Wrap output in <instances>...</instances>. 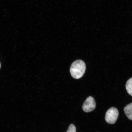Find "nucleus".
Instances as JSON below:
<instances>
[{
  "instance_id": "f257e3e1",
  "label": "nucleus",
  "mask_w": 132,
  "mask_h": 132,
  "mask_svg": "<svg viewBox=\"0 0 132 132\" xmlns=\"http://www.w3.org/2000/svg\"><path fill=\"white\" fill-rule=\"evenodd\" d=\"M86 70L85 63L81 60L74 61L71 65L70 72L71 75L73 78L80 79L82 77Z\"/></svg>"
},
{
  "instance_id": "f03ea898",
  "label": "nucleus",
  "mask_w": 132,
  "mask_h": 132,
  "mask_svg": "<svg viewBox=\"0 0 132 132\" xmlns=\"http://www.w3.org/2000/svg\"><path fill=\"white\" fill-rule=\"evenodd\" d=\"M118 116V109L115 107H111L107 110L105 114V121L109 124H113L116 122Z\"/></svg>"
},
{
  "instance_id": "7ed1b4c3",
  "label": "nucleus",
  "mask_w": 132,
  "mask_h": 132,
  "mask_svg": "<svg viewBox=\"0 0 132 132\" xmlns=\"http://www.w3.org/2000/svg\"><path fill=\"white\" fill-rule=\"evenodd\" d=\"M96 106V104L94 99L93 97L89 96L84 102L82 109L84 112L88 113L94 110Z\"/></svg>"
},
{
  "instance_id": "20e7f679",
  "label": "nucleus",
  "mask_w": 132,
  "mask_h": 132,
  "mask_svg": "<svg viewBox=\"0 0 132 132\" xmlns=\"http://www.w3.org/2000/svg\"><path fill=\"white\" fill-rule=\"evenodd\" d=\"M124 111L128 119L132 120V103L125 107Z\"/></svg>"
},
{
  "instance_id": "39448f33",
  "label": "nucleus",
  "mask_w": 132,
  "mask_h": 132,
  "mask_svg": "<svg viewBox=\"0 0 132 132\" xmlns=\"http://www.w3.org/2000/svg\"><path fill=\"white\" fill-rule=\"evenodd\" d=\"M126 88L128 93L132 96V77L129 79L127 81Z\"/></svg>"
},
{
  "instance_id": "423d86ee",
  "label": "nucleus",
  "mask_w": 132,
  "mask_h": 132,
  "mask_svg": "<svg viewBox=\"0 0 132 132\" xmlns=\"http://www.w3.org/2000/svg\"><path fill=\"white\" fill-rule=\"evenodd\" d=\"M67 132H76V129L75 125L72 124L69 126Z\"/></svg>"
},
{
  "instance_id": "0eeeda50",
  "label": "nucleus",
  "mask_w": 132,
  "mask_h": 132,
  "mask_svg": "<svg viewBox=\"0 0 132 132\" xmlns=\"http://www.w3.org/2000/svg\"><path fill=\"white\" fill-rule=\"evenodd\" d=\"M1 63H0V69H1Z\"/></svg>"
}]
</instances>
